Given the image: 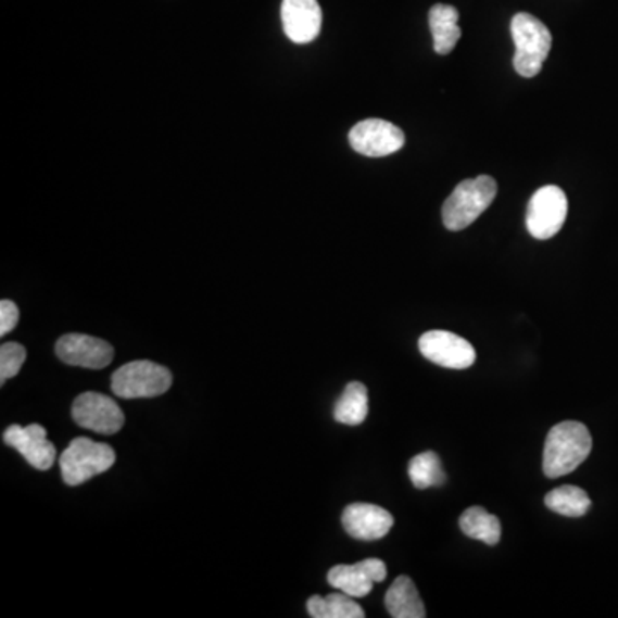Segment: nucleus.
Returning <instances> with one entry per match:
<instances>
[{
  "mask_svg": "<svg viewBox=\"0 0 618 618\" xmlns=\"http://www.w3.org/2000/svg\"><path fill=\"white\" fill-rule=\"evenodd\" d=\"M55 353L66 365L90 369L105 368L114 360V348L109 342L83 333L62 336L55 344Z\"/></svg>",
  "mask_w": 618,
  "mask_h": 618,
  "instance_id": "obj_10",
  "label": "nucleus"
},
{
  "mask_svg": "<svg viewBox=\"0 0 618 618\" xmlns=\"http://www.w3.org/2000/svg\"><path fill=\"white\" fill-rule=\"evenodd\" d=\"M307 614L313 618H363L365 611L354 602L353 596L342 593L328 594L327 598L312 596L307 600Z\"/></svg>",
  "mask_w": 618,
  "mask_h": 618,
  "instance_id": "obj_18",
  "label": "nucleus"
},
{
  "mask_svg": "<svg viewBox=\"0 0 618 618\" xmlns=\"http://www.w3.org/2000/svg\"><path fill=\"white\" fill-rule=\"evenodd\" d=\"M593 449L588 428L579 421H564L553 426L543 451V472L555 479L576 471Z\"/></svg>",
  "mask_w": 618,
  "mask_h": 618,
  "instance_id": "obj_1",
  "label": "nucleus"
},
{
  "mask_svg": "<svg viewBox=\"0 0 618 618\" xmlns=\"http://www.w3.org/2000/svg\"><path fill=\"white\" fill-rule=\"evenodd\" d=\"M409 478L418 490L442 487L446 481V476L439 455L434 452H422L413 457L409 463Z\"/></svg>",
  "mask_w": 618,
  "mask_h": 618,
  "instance_id": "obj_21",
  "label": "nucleus"
},
{
  "mask_svg": "<svg viewBox=\"0 0 618 618\" xmlns=\"http://www.w3.org/2000/svg\"><path fill=\"white\" fill-rule=\"evenodd\" d=\"M73 419L85 430L114 434L124 426V413L117 402L99 392H85L73 404Z\"/></svg>",
  "mask_w": 618,
  "mask_h": 618,
  "instance_id": "obj_7",
  "label": "nucleus"
},
{
  "mask_svg": "<svg viewBox=\"0 0 618 618\" xmlns=\"http://www.w3.org/2000/svg\"><path fill=\"white\" fill-rule=\"evenodd\" d=\"M349 143L360 155L378 159L399 152L406 144V136L389 121L366 119L351 129Z\"/></svg>",
  "mask_w": 618,
  "mask_h": 618,
  "instance_id": "obj_8",
  "label": "nucleus"
},
{
  "mask_svg": "<svg viewBox=\"0 0 618 618\" xmlns=\"http://www.w3.org/2000/svg\"><path fill=\"white\" fill-rule=\"evenodd\" d=\"M419 351L442 368L466 369L475 365L476 351L466 339L445 330H431L419 337Z\"/></svg>",
  "mask_w": 618,
  "mask_h": 618,
  "instance_id": "obj_9",
  "label": "nucleus"
},
{
  "mask_svg": "<svg viewBox=\"0 0 618 618\" xmlns=\"http://www.w3.org/2000/svg\"><path fill=\"white\" fill-rule=\"evenodd\" d=\"M431 35H433V49L440 55H446L457 46L463 37L459 26V11L454 5L434 4L428 14Z\"/></svg>",
  "mask_w": 618,
  "mask_h": 618,
  "instance_id": "obj_15",
  "label": "nucleus"
},
{
  "mask_svg": "<svg viewBox=\"0 0 618 618\" xmlns=\"http://www.w3.org/2000/svg\"><path fill=\"white\" fill-rule=\"evenodd\" d=\"M333 416L342 425L357 426L368 416V389L360 381H351L337 401Z\"/></svg>",
  "mask_w": 618,
  "mask_h": 618,
  "instance_id": "obj_17",
  "label": "nucleus"
},
{
  "mask_svg": "<svg viewBox=\"0 0 618 618\" xmlns=\"http://www.w3.org/2000/svg\"><path fill=\"white\" fill-rule=\"evenodd\" d=\"M173 387V373L152 361H133L112 375V392L121 399L159 398Z\"/></svg>",
  "mask_w": 618,
  "mask_h": 618,
  "instance_id": "obj_5",
  "label": "nucleus"
},
{
  "mask_svg": "<svg viewBox=\"0 0 618 618\" xmlns=\"http://www.w3.org/2000/svg\"><path fill=\"white\" fill-rule=\"evenodd\" d=\"M26 349L17 342H8L0 348V383L16 377L25 365Z\"/></svg>",
  "mask_w": 618,
  "mask_h": 618,
  "instance_id": "obj_22",
  "label": "nucleus"
},
{
  "mask_svg": "<svg viewBox=\"0 0 618 618\" xmlns=\"http://www.w3.org/2000/svg\"><path fill=\"white\" fill-rule=\"evenodd\" d=\"M495 197L496 182L493 177L479 176L463 180L443 203V226L449 230L466 229L492 205Z\"/></svg>",
  "mask_w": 618,
  "mask_h": 618,
  "instance_id": "obj_2",
  "label": "nucleus"
},
{
  "mask_svg": "<svg viewBox=\"0 0 618 618\" xmlns=\"http://www.w3.org/2000/svg\"><path fill=\"white\" fill-rule=\"evenodd\" d=\"M510 34L516 43L514 70L522 78H534L541 73L552 50V34L538 17L528 13H519L513 17Z\"/></svg>",
  "mask_w": 618,
  "mask_h": 618,
  "instance_id": "obj_3",
  "label": "nucleus"
},
{
  "mask_svg": "<svg viewBox=\"0 0 618 618\" xmlns=\"http://www.w3.org/2000/svg\"><path fill=\"white\" fill-rule=\"evenodd\" d=\"M459 525L466 537L483 541L490 546H495L502 538L500 520L481 507L467 508L461 516Z\"/></svg>",
  "mask_w": 618,
  "mask_h": 618,
  "instance_id": "obj_19",
  "label": "nucleus"
},
{
  "mask_svg": "<svg viewBox=\"0 0 618 618\" xmlns=\"http://www.w3.org/2000/svg\"><path fill=\"white\" fill-rule=\"evenodd\" d=\"M569 203L558 186H543L532 194L526 213V227L532 238L546 241L557 236L566 224Z\"/></svg>",
  "mask_w": 618,
  "mask_h": 618,
  "instance_id": "obj_6",
  "label": "nucleus"
},
{
  "mask_svg": "<svg viewBox=\"0 0 618 618\" xmlns=\"http://www.w3.org/2000/svg\"><path fill=\"white\" fill-rule=\"evenodd\" d=\"M386 606L393 618H425V605L416 584L407 576H401L390 585L386 594Z\"/></svg>",
  "mask_w": 618,
  "mask_h": 618,
  "instance_id": "obj_16",
  "label": "nucleus"
},
{
  "mask_svg": "<svg viewBox=\"0 0 618 618\" xmlns=\"http://www.w3.org/2000/svg\"><path fill=\"white\" fill-rule=\"evenodd\" d=\"M386 579V562L378 558L357 562L354 566L332 567L327 576L328 584L353 598H365L366 594L371 593L375 582H383Z\"/></svg>",
  "mask_w": 618,
  "mask_h": 618,
  "instance_id": "obj_12",
  "label": "nucleus"
},
{
  "mask_svg": "<svg viewBox=\"0 0 618 618\" xmlns=\"http://www.w3.org/2000/svg\"><path fill=\"white\" fill-rule=\"evenodd\" d=\"M4 442L16 449L38 471L50 469L58 457L55 445L47 439V430L40 425L9 426L4 431Z\"/></svg>",
  "mask_w": 618,
  "mask_h": 618,
  "instance_id": "obj_11",
  "label": "nucleus"
},
{
  "mask_svg": "<svg viewBox=\"0 0 618 618\" xmlns=\"http://www.w3.org/2000/svg\"><path fill=\"white\" fill-rule=\"evenodd\" d=\"M20 310L13 301L2 300L0 303V336H8L17 325Z\"/></svg>",
  "mask_w": 618,
  "mask_h": 618,
  "instance_id": "obj_23",
  "label": "nucleus"
},
{
  "mask_svg": "<svg viewBox=\"0 0 618 618\" xmlns=\"http://www.w3.org/2000/svg\"><path fill=\"white\" fill-rule=\"evenodd\" d=\"M283 31L294 43H310L321 31V8L318 0H283L282 9Z\"/></svg>",
  "mask_w": 618,
  "mask_h": 618,
  "instance_id": "obj_13",
  "label": "nucleus"
},
{
  "mask_svg": "<svg viewBox=\"0 0 618 618\" xmlns=\"http://www.w3.org/2000/svg\"><path fill=\"white\" fill-rule=\"evenodd\" d=\"M342 526L354 540L377 541L386 538L393 528V516L378 505L353 504L345 507Z\"/></svg>",
  "mask_w": 618,
  "mask_h": 618,
  "instance_id": "obj_14",
  "label": "nucleus"
},
{
  "mask_svg": "<svg viewBox=\"0 0 618 618\" xmlns=\"http://www.w3.org/2000/svg\"><path fill=\"white\" fill-rule=\"evenodd\" d=\"M545 505L560 516L582 517L591 508V499L582 488L564 484L545 496Z\"/></svg>",
  "mask_w": 618,
  "mask_h": 618,
  "instance_id": "obj_20",
  "label": "nucleus"
},
{
  "mask_svg": "<svg viewBox=\"0 0 618 618\" xmlns=\"http://www.w3.org/2000/svg\"><path fill=\"white\" fill-rule=\"evenodd\" d=\"M62 479L70 487H79L87 483L88 479L109 471L115 464V452L106 443L93 442L87 437H79L70 443L66 451L62 452L61 459Z\"/></svg>",
  "mask_w": 618,
  "mask_h": 618,
  "instance_id": "obj_4",
  "label": "nucleus"
}]
</instances>
